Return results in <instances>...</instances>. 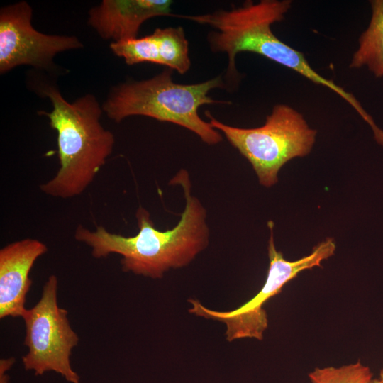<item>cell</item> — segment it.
<instances>
[{
  "instance_id": "obj_1",
  "label": "cell",
  "mask_w": 383,
  "mask_h": 383,
  "mask_svg": "<svg viewBox=\"0 0 383 383\" xmlns=\"http://www.w3.org/2000/svg\"><path fill=\"white\" fill-rule=\"evenodd\" d=\"M184 190L186 205L177 226L166 231L155 227L149 212L140 206L136 212L138 232L123 236L97 226L92 231L79 225L74 238L91 249L95 258L112 253L122 256L124 272H131L152 279L162 278L172 268L189 264L209 243V231L206 223V210L191 192L188 172L181 170L171 180Z\"/></svg>"
},
{
  "instance_id": "obj_2",
  "label": "cell",
  "mask_w": 383,
  "mask_h": 383,
  "mask_svg": "<svg viewBox=\"0 0 383 383\" xmlns=\"http://www.w3.org/2000/svg\"><path fill=\"white\" fill-rule=\"evenodd\" d=\"M292 6L290 0L246 1L230 10H218L199 15H176L214 29L208 35V42L214 52L228 55L225 78L236 85L240 79L235 66V57L240 52L260 55L288 67L313 83L335 92L354 109L360 106L358 100L350 92L318 74L308 62L304 55L277 37L271 27L284 20Z\"/></svg>"
},
{
  "instance_id": "obj_3",
  "label": "cell",
  "mask_w": 383,
  "mask_h": 383,
  "mask_svg": "<svg viewBox=\"0 0 383 383\" xmlns=\"http://www.w3.org/2000/svg\"><path fill=\"white\" fill-rule=\"evenodd\" d=\"M38 89L52 103L50 112L40 111L38 113L46 116L57 131L60 162L55 175L40 189L56 198L79 196L112 152L114 136L102 126L104 110L93 94H87L70 103L53 84L40 83Z\"/></svg>"
},
{
  "instance_id": "obj_4",
  "label": "cell",
  "mask_w": 383,
  "mask_h": 383,
  "mask_svg": "<svg viewBox=\"0 0 383 383\" xmlns=\"http://www.w3.org/2000/svg\"><path fill=\"white\" fill-rule=\"evenodd\" d=\"M172 74V70L167 68L152 78L116 85L102 105L104 111L116 123L132 116H143L184 127L208 145L220 143L221 133L200 117L198 110L205 104H231L209 96L211 90L225 87L222 77L183 84L174 82Z\"/></svg>"
},
{
  "instance_id": "obj_5",
  "label": "cell",
  "mask_w": 383,
  "mask_h": 383,
  "mask_svg": "<svg viewBox=\"0 0 383 383\" xmlns=\"http://www.w3.org/2000/svg\"><path fill=\"white\" fill-rule=\"evenodd\" d=\"M211 126L224 134L228 142L252 165L261 185L270 187L278 181L283 165L295 157L307 155L316 140L303 115L293 107L276 104L263 126L238 128L223 123L205 112Z\"/></svg>"
},
{
  "instance_id": "obj_6",
  "label": "cell",
  "mask_w": 383,
  "mask_h": 383,
  "mask_svg": "<svg viewBox=\"0 0 383 383\" xmlns=\"http://www.w3.org/2000/svg\"><path fill=\"white\" fill-rule=\"evenodd\" d=\"M270 237L268 241L269 268L266 280L260 290L249 301L235 309L226 311L212 310L199 300L191 299L189 312L197 316L220 321L226 327V340L232 342L241 338H255L261 340L268 326V318L264 304L281 292L283 287L295 278L301 272L321 266L322 261L334 255L335 243L327 238L312 252L297 260H287L283 254L277 250L273 236L274 223L269 221Z\"/></svg>"
},
{
  "instance_id": "obj_7",
  "label": "cell",
  "mask_w": 383,
  "mask_h": 383,
  "mask_svg": "<svg viewBox=\"0 0 383 383\" xmlns=\"http://www.w3.org/2000/svg\"><path fill=\"white\" fill-rule=\"evenodd\" d=\"M57 277L50 275L38 302L21 317L26 328L24 345L28 348L22 362L25 370L34 371L36 376L53 371L70 383H79V376L70 364L79 338L70 324L67 310L57 304Z\"/></svg>"
},
{
  "instance_id": "obj_8",
  "label": "cell",
  "mask_w": 383,
  "mask_h": 383,
  "mask_svg": "<svg viewBox=\"0 0 383 383\" xmlns=\"http://www.w3.org/2000/svg\"><path fill=\"white\" fill-rule=\"evenodd\" d=\"M33 9L19 1L0 10V73L21 65L39 70L54 68L55 56L61 52L83 48L73 35H48L32 24Z\"/></svg>"
},
{
  "instance_id": "obj_9",
  "label": "cell",
  "mask_w": 383,
  "mask_h": 383,
  "mask_svg": "<svg viewBox=\"0 0 383 383\" xmlns=\"http://www.w3.org/2000/svg\"><path fill=\"white\" fill-rule=\"evenodd\" d=\"M47 250L43 242L33 238L13 242L0 250V318L22 317L32 284L30 272Z\"/></svg>"
},
{
  "instance_id": "obj_10",
  "label": "cell",
  "mask_w": 383,
  "mask_h": 383,
  "mask_svg": "<svg viewBox=\"0 0 383 383\" xmlns=\"http://www.w3.org/2000/svg\"><path fill=\"white\" fill-rule=\"evenodd\" d=\"M172 4L170 0H104L89 10L88 23L104 39L132 40L147 20L172 16Z\"/></svg>"
},
{
  "instance_id": "obj_11",
  "label": "cell",
  "mask_w": 383,
  "mask_h": 383,
  "mask_svg": "<svg viewBox=\"0 0 383 383\" xmlns=\"http://www.w3.org/2000/svg\"><path fill=\"white\" fill-rule=\"evenodd\" d=\"M110 49L128 65L155 63L182 74L191 67L189 42L181 26L156 28L142 38L112 42Z\"/></svg>"
},
{
  "instance_id": "obj_12",
  "label": "cell",
  "mask_w": 383,
  "mask_h": 383,
  "mask_svg": "<svg viewBox=\"0 0 383 383\" xmlns=\"http://www.w3.org/2000/svg\"><path fill=\"white\" fill-rule=\"evenodd\" d=\"M372 15L367 28L358 40L350 68L367 67L377 78L383 77V0H372Z\"/></svg>"
},
{
  "instance_id": "obj_13",
  "label": "cell",
  "mask_w": 383,
  "mask_h": 383,
  "mask_svg": "<svg viewBox=\"0 0 383 383\" xmlns=\"http://www.w3.org/2000/svg\"><path fill=\"white\" fill-rule=\"evenodd\" d=\"M308 376L311 383H369L373 379L370 368L360 362L338 367H317Z\"/></svg>"
},
{
  "instance_id": "obj_14",
  "label": "cell",
  "mask_w": 383,
  "mask_h": 383,
  "mask_svg": "<svg viewBox=\"0 0 383 383\" xmlns=\"http://www.w3.org/2000/svg\"><path fill=\"white\" fill-rule=\"evenodd\" d=\"M15 362L13 357L9 359L1 360L0 362V383H9V377L6 374V372L9 370Z\"/></svg>"
},
{
  "instance_id": "obj_15",
  "label": "cell",
  "mask_w": 383,
  "mask_h": 383,
  "mask_svg": "<svg viewBox=\"0 0 383 383\" xmlns=\"http://www.w3.org/2000/svg\"><path fill=\"white\" fill-rule=\"evenodd\" d=\"M369 383H383V381L379 378L372 379Z\"/></svg>"
},
{
  "instance_id": "obj_16",
  "label": "cell",
  "mask_w": 383,
  "mask_h": 383,
  "mask_svg": "<svg viewBox=\"0 0 383 383\" xmlns=\"http://www.w3.org/2000/svg\"><path fill=\"white\" fill-rule=\"evenodd\" d=\"M379 378L383 381V369H382L379 372Z\"/></svg>"
}]
</instances>
